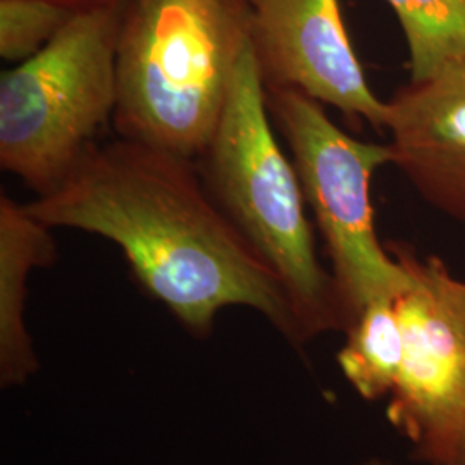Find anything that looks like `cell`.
Wrapping results in <instances>:
<instances>
[{"label":"cell","instance_id":"cell-1","mask_svg":"<svg viewBox=\"0 0 465 465\" xmlns=\"http://www.w3.org/2000/svg\"><path fill=\"white\" fill-rule=\"evenodd\" d=\"M25 209L49 228L95 232L123 250L134 276L188 331L219 311L255 309L305 345L280 278L223 213L193 161L121 138L92 145L66 182Z\"/></svg>","mask_w":465,"mask_h":465},{"label":"cell","instance_id":"cell-2","mask_svg":"<svg viewBox=\"0 0 465 465\" xmlns=\"http://www.w3.org/2000/svg\"><path fill=\"white\" fill-rule=\"evenodd\" d=\"M247 45L242 0H126L117 36V134L199 159Z\"/></svg>","mask_w":465,"mask_h":465},{"label":"cell","instance_id":"cell-3","mask_svg":"<svg viewBox=\"0 0 465 465\" xmlns=\"http://www.w3.org/2000/svg\"><path fill=\"white\" fill-rule=\"evenodd\" d=\"M266 88L249 45L224 111L199 159L203 183L234 228L280 278L305 341L349 330L338 288L317 259L297 169L269 124Z\"/></svg>","mask_w":465,"mask_h":465},{"label":"cell","instance_id":"cell-4","mask_svg":"<svg viewBox=\"0 0 465 465\" xmlns=\"http://www.w3.org/2000/svg\"><path fill=\"white\" fill-rule=\"evenodd\" d=\"M123 5L88 9L0 78V166L38 197L64 183L116 109Z\"/></svg>","mask_w":465,"mask_h":465},{"label":"cell","instance_id":"cell-5","mask_svg":"<svg viewBox=\"0 0 465 465\" xmlns=\"http://www.w3.org/2000/svg\"><path fill=\"white\" fill-rule=\"evenodd\" d=\"M266 99L326 242L350 328L369 303L395 300L411 282L374 230L371 180L378 167L391 164V149L345 134L321 102L299 90L271 88Z\"/></svg>","mask_w":465,"mask_h":465},{"label":"cell","instance_id":"cell-6","mask_svg":"<svg viewBox=\"0 0 465 465\" xmlns=\"http://www.w3.org/2000/svg\"><path fill=\"white\" fill-rule=\"evenodd\" d=\"M386 249L411 278L395 299L403 366L386 416L430 465L465 405V282L436 255L420 259L400 242Z\"/></svg>","mask_w":465,"mask_h":465},{"label":"cell","instance_id":"cell-7","mask_svg":"<svg viewBox=\"0 0 465 465\" xmlns=\"http://www.w3.org/2000/svg\"><path fill=\"white\" fill-rule=\"evenodd\" d=\"M266 90H299L384 130L386 102L367 84L340 0H242Z\"/></svg>","mask_w":465,"mask_h":465},{"label":"cell","instance_id":"cell-8","mask_svg":"<svg viewBox=\"0 0 465 465\" xmlns=\"http://www.w3.org/2000/svg\"><path fill=\"white\" fill-rule=\"evenodd\" d=\"M384 130L391 164L436 211L465 223V67L400 86Z\"/></svg>","mask_w":465,"mask_h":465},{"label":"cell","instance_id":"cell-9","mask_svg":"<svg viewBox=\"0 0 465 465\" xmlns=\"http://www.w3.org/2000/svg\"><path fill=\"white\" fill-rule=\"evenodd\" d=\"M55 255L50 228L25 205L0 199V372L2 384L25 381L36 367L32 340L25 328L26 280L34 267Z\"/></svg>","mask_w":465,"mask_h":465},{"label":"cell","instance_id":"cell-10","mask_svg":"<svg viewBox=\"0 0 465 465\" xmlns=\"http://www.w3.org/2000/svg\"><path fill=\"white\" fill-rule=\"evenodd\" d=\"M338 366L351 388L369 401L390 397L403 366V336L395 300L369 303L347 331Z\"/></svg>","mask_w":465,"mask_h":465},{"label":"cell","instance_id":"cell-11","mask_svg":"<svg viewBox=\"0 0 465 465\" xmlns=\"http://www.w3.org/2000/svg\"><path fill=\"white\" fill-rule=\"evenodd\" d=\"M403 30L411 80L465 67V0H386Z\"/></svg>","mask_w":465,"mask_h":465},{"label":"cell","instance_id":"cell-12","mask_svg":"<svg viewBox=\"0 0 465 465\" xmlns=\"http://www.w3.org/2000/svg\"><path fill=\"white\" fill-rule=\"evenodd\" d=\"M82 11L59 0H0V55L23 63L52 42Z\"/></svg>","mask_w":465,"mask_h":465},{"label":"cell","instance_id":"cell-13","mask_svg":"<svg viewBox=\"0 0 465 465\" xmlns=\"http://www.w3.org/2000/svg\"><path fill=\"white\" fill-rule=\"evenodd\" d=\"M430 465H465V405L445 445Z\"/></svg>","mask_w":465,"mask_h":465},{"label":"cell","instance_id":"cell-14","mask_svg":"<svg viewBox=\"0 0 465 465\" xmlns=\"http://www.w3.org/2000/svg\"><path fill=\"white\" fill-rule=\"evenodd\" d=\"M67 4L76 11H88V9H102V7H119L126 0H59Z\"/></svg>","mask_w":465,"mask_h":465},{"label":"cell","instance_id":"cell-15","mask_svg":"<svg viewBox=\"0 0 465 465\" xmlns=\"http://www.w3.org/2000/svg\"><path fill=\"white\" fill-rule=\"evenodd\" d=\"M361 465H390V464H386V462H384V460H381V459H369V460H366V462H364V464H361Z\"/></svg>","mask_w":465,"mask_h":465}]
</instances>
